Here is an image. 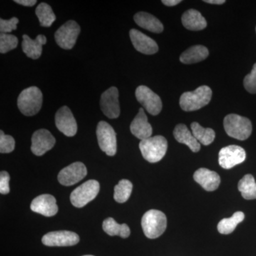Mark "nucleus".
Returning a JSON list of instances; mask_svg holds the SVG:
<instances>
[{
	"instance_id": "obj_30",
	"label": "nucleus",
	"mask_w": 256,
	"mask_h": 256,
	"mask_svg": "<svg viewBox=\"0 0 256 256\" xmlns=\"http://www.w3.org/2000/svg\"><path fill=\"white\" fill-rule=\"evenodd\" d=\"M132 190V184L129 180H122L114 188V198L118 203H124L129 200Z\"/></svg>"
},
{
	"instance_id": "obj_16",
	"label": "nucleus",
	"mask_w": 256,
	"mask_h": 256,
	"mask_svg": "<svg viewBox=\"0 0 256 256\" xmlns=\"http://www.w3.org/2000/svg\"><path fill=\"white\" fill-rule=\"evenodd\" d=\"M130 36L134 48L140 53L152 55L159 50L158 44L154 40L137 30H131Z\"/></svg>"
},
{
	"instance_id": "obj_27",
	"label": "nucleus",
	"mask_w": 256,
	"mask_h": 256,
	"mask_svg": "<svg viewBox=\"0 0 256 256\" xmlns=\"http://www.w3.org/2000/svg\"><path fill=\"white\" fill-rule=\"evenodd\" d=\"M238 188L245 200H256V182L252 175H245L239 181Z\"/></svg>"
},
{
	"instance_id": "obj_29",
	"label": "nucleus",
	"mask_w": 256,
	"mask_h": 256,
	"mask_svg": "<svg viewBox=\"0 0 256 256\" xmlns=\"http://www.w3.org/2000/svg\"><path fill=\"white\" fill-rule=\"evenodd\" d=\"M36 14L40 20V25L44 28H50L56 20L53 10L46 3L42 2L37 6Z\"/></svg>"
},
{
	"instance_id": "obj_3",
	"label": "nucleus",
	"mask_w": 256,
	"mask_h": 256,
	"mask_svg": "<svg viewBox=\"0 0 256 256\" xmlns=\"http://www.w3.org/2000/svg\"><path fill=\"white\" fill-rule=\"evenodd\" d=\"M139 148L144 160L150 163H156L162 159L166 154L168 140L163 136H156L141 140Z\"/></svg>"
},
{
	"instance_id": "obj_24",
	"label": "nucleus",
	"mask_w": 256,
	"mask_h": 256,
	"mask_svg": "<svg viewBox=\"0 0 256 256\" xmlns=\"http://www.w3.org/2000/svg\"><path fill=\"white\" fill-rule=\"evenodd\" d=\"M208 54L210 52L206 47L196 45L184 52L180 56V60L182 63L185 64L198 63L206 60Z\"/></svg>"
},
{
	"instance_id": "obj_37",
	"label": "nucleus",
	"mask_w": 256,
	"mask_h": 256,
	"mask_svg": "<svg viewBox=\"0 0 256 256\" xmlns=\"http://www.w3.org/2000/svg\"><path fill=\"white\" fill-rule=\"evenodd\" d=\"M164 5L168 6H173L182 2L181 0H163L162 1Z\"/></svg>"
},
{
	"instance_id": "obj_22",
	"label": "nucleus",
	"mask_w": 256,
	"mask_h": 256,
	"mask_svg": "<svg viewBox=\"0 0 256 256\" xmlns=\"http://www.w3.org/2000/svg\"><path fill=\"white\" fill-rule=\"evenodd\" d=\"M184 26L192 31H200L206 28L207 22L200 12L196 10H188L182 16Z\"/></svg>"
},
{
	"instance_id": "obj_31",
	"label": "nucleus",
	"mask_w": 256,
	"mask_h": 256,
	"mask_svg": "<svg viewBox=\"0 0 256 256\" xmlns=\"http://www.w3.org/2000/svg\"><path fill=\"white\" fill-rule=\"evenodd\" d=\"M18 45V37L10 34L1 33L0 34V53H8L16 48Z\"/></svg>"
},
{
	"instance_id": "obj_13",
	"label": "nucleus",
	"mask_w": 256,
	"mask_h": 256,
	"mask_svg": "<svg viewBox=\"0 0 256 256\" xmlns=\"http://www.w3.org/2000/svg\"><path fill=\"white\" fill-rule=\"evenodd\" d=\"M78 234L68 230L52 232L42 238V242L47 246H72L79 242Z\"/></svg>"
},
{
	"instance_id": "obj_14",
	"label": "nucleus",
	"mask_w": 256,
	"mask_h": 256,
	"mask_svg": "<svg viewBox=\"0 0 256 256\" xmlns=\"http://www.w3.org/2000/svg\"><path fill=\"white\" fill-rule=\"evenodd\" d=\"M86 174L85 164L76 162L64 168L58 175V180L64 186H72L82 180Z\"/></svg>"
},
{
	"instance_id": "obj_20",
	"label": "nucleus",
	"mask_w": 256,
	"mask_h": 256,
	"mask_svg": "<svg viewBox=\"0 0 256 256\" xmlns=\"http://www.w3.org/2000/svg\"><path fill=\"white\" fill-rule=\"evenodd\" d=\"M46 38L44 35H38L34 40H32L28 35H23V42L22 44L24 53L28 58L37 60L41 56L43 45L46 44Z\"/></svg>"
},
{
	"instance_id": "obj_7",
	"label": "nucleus",
	"mask_w": 256,
	"mask_h": 256,
	"mask_svg": "<svg viewBox=\"0 0 256 256\" xmlns=\"http://www.w3.org/2000/svg\"><path fill=\"white\" fill-rule=\"evenodd\" d=\"M96 134L101 150L107 156H114L117 152V138L114 128L105 121H100L98 124Z\"/></svg>"
},
{
	"instance_id": "obj_21",
	"label": "nucleus",
	"mask_w": 256,
	"mask_h": 256,
	"mask_svg": "<svg viewBox=\"0 0 256 256\" xmlns=\"http://www.w3.org/2000/svg\"><path fill=\"white\" fill-rule=\"evenodd\" d=\"M174 136L178 142L186 144L194 152H198L201 149V144L185 124H178L175 127Z\"/></svg>"
},
{
	"instance_id": "obj_25",
	"label": "nucleus",
	"mask_w": 256,
	"mask_h": 256,
	"mask_svg": "<svg viewBox=\"0 0 256 256\" xmlns=\"http://www.w3.org/2000/svg\"><path fill=\"white\" fill-rule=\"evenodd\" d=\"M102 228L106 234L111 236H119L126 238L130 235V229L127 224H119L112 218H106L102 224Z\"/></svg>"
},
{
	"instance_id": "obj_26",
	"label": "nucleus",
	"mask_w": 256,
	"mask_h": 256,
	"mask_svg": "<svg viewBox=\"0 0 256 256\" xmlns=\"http://www.w3.org/2000/svg\"><path fill=\"white\" fill-rule=\"evenodd\" d=\"M192 134L200 144L210 146L214 140L216 134L212 128H204L198 122H194L191 124Z\"/></svg>"
},
{
	"instance_id": "obj_38",
	"label": "nucleus",
	"mask_w": 256,
	"mask_h": 256,
	"mask_svg": "<svg viewBox=\"0 0 256 256\" xmlns=\"http://www.w3.org/2000/svg\"><path fill=\"white\" fill-rule=\"evenodd\" d=\"M204 2L212 4H223L226 2L225 0H205Z\"/></svg>"
},
{
	"instance_id": "obj_19",
	"label": "nucleus",
	"mask_w": 256,
	"mask_h": 256,
	"mask_svg": "<svg viewBox=\"0 0 256 256\" xmlns=\"http://www.w3.org/2000/svg\"><path fill=\"white\" fill-rule=\"evenodd\" d=\"M194 178L206 191L213 192L218 188L220 183V175L216 172L210 171L206 168H200L195 172Z\"/></svg>"
},
{
	"instance_id": "obj_12",
	"label": "nucleus",
	"mask_w": 256,
	"mask_h": 256,
	"mask_svg": "<svg viewBox=\"0 0 256 256\" xmlns=\"http://www.w3.org/2000/svg\"><path fill=\"white\" fill-rule=\"evenodd\" d=\"M55 124L58 130L68 137H73L78 130L75 118L67 106H63L57 111Z\"/></svg>"
},
{
	"instance_id": "obj_32",
	"label": "nucleus",
	"mask_w": 256,
	"mask_h": 256,
	"mask_svg": "<svg viewBox=\"0 0 256 256\" xmlns=\"http://www.w3.org/2000/svg\"><path fill=\"white\" fill-rule=\"evenodd\" d=\"M15 141L14 138L10 136H6L2 130L0 131V152L10 153L14 150Z\"/></svg>"
},
{
	"instance_id": "obj_11",
	"label": "nucleus",
	"mask_w": 256,
	"mask_h": 256,
	"mask_svg": "<svg viewBox=\"0 0 256 256\" xmlns=\"http://www.w3.org/2000/svg\"><path fill=\"white\" fill-rule=\"evenodd\" d=\"M118 96V90L116 87L110 88L101 95L100 108L108 118L114 119L119 117L120 108Z\"/></svg>"
},
{
	"instance_id": "obj_9",
	"label": "nucleus",
	"mask_w": 256,
	"mask_h": 256,
	"mask_svg": "<svg viewBox=\"0 0 256 256\" xmlns=\"http://www.w3.org/2000/svg\"><path fill=\"white\" fill-rule=\"evenodd\" d=\"M136 98L150 114L156 116L161 112L162 102L158 94L146 86L138 87L136 92Z\"/></svg>"
},
{
	"instance_id": "obj_28",
	"label": "nucleus",
	"mask_w": 256,
	"mask_h": 256,
	"mask_svg": "<svg viewBox=\"0 0 256 256\" xmlns=\"http://www.w3.org/2000/svg\"><path fill=\"white\" fill-rule=\"evenodd\" d=\"M245 218L242 212H237L230 218H223L218 224V232L222 234H230L235 230L237 225Z\"/></svg>"
},
{
	"instance_id": "obj_6",
	"label": "nucleus",
	"mask_w": 256,
	"mask_h": 256,
	"mask_svg": "<svg viewBox=\"0 0 256 256\" xmlns=\"http://www.w3.org/2000/svg\"><path fill=\"white\" fill-rule=\"evenodd\" d=\"M100 191V184L96 180H88L70 194V202L74 206L82 208L97 196Z\"/></svg>"
},
{
	"instance_id": "obj_39",
	"label": "nucleus",
	"mask_w": 256,
	"mask_h": 256,
	"mask_svg": "<svg viewBox=\"0 0 256 256\" xmlns=\"http://www.w3.org/2000/svg\"><path fill=\"white\" fill-rule=\"evenodd\" d=\"M94 256L87 255V256Z\"/></svg>"
},
{
	"instance_id": "obj_2",
	"label": "nucleus",
	"mask_w": 256,
	"mask_h": 256,
	"mask_svg": "<svg viewBox=\"0 0 256 256\" xmlns=\"http://www.w3.org/2000/svg\"><path fill=\"white\" fill-rule=\"evenodd\" d=\"M141 224L146 237L154 239L164 234L168 225V220L166 216L161 210H152L143 215Z\"/></svg>"
},
{
	"instance_id": "obj_23",
	"label": "nucleus",
	"mask_w": 256,
	"mask_h": 256,
	"mask_svg": "<svg viewBox=\"0 0 256 256\" xmlns=\"http://www.w3.org/2000/svg\"><path fill=\"white\" fill-rule=\"evenodd\" d=\"M134 20L138 26L153 33H161L164 30V26L161 22L149 13L144 12H138L134 15Z\"/></svg>"
},
{
	"instance_id": "obj_4",
	"label": "nucleus",
	"mask_w": 256,
	"mask_h": 256,
	"mask_svg": "<svg viewBox=\"0 0 256 256\" xmlns=\"http://www.w3.org/2000/svg\"><path fill=\"white\" fill-rule=\"evenodd\" d=\"M43 95L38 88H28L18 97V104L20 112L26 116H33L41 110Z\"/></svg>"
},
{
	"instance_id": "obj_18",
	"label": "nucleus",
	"mask_w": 256,
	"mask_h": 256,
	"mask_svg": "<svg viewBox=\"0 0 256 256\" xmlns=\"http://www.w3.org/2000/svg\"><path fill=\"white\" fill-rule=\"evenodd\" d=\"M130 131L133 136L141 140L152 137V128L148 122V117L142 108H140L139 112L130 124Z\"/></svg>"
},
{
	"instance_id": "obj_34",
	"label": "nucleus",
	"mask_w": 256,
	"mask_h": 256,
	"mask_svg": "<svg viewBox=\"0 0 256 256\" xmlns=\"http://www.w3.org/2000/svg\"><path fill=\"white\" fill-rule=\"evenodd\" d=\"M18 20L16 18H10L9 20H0V31L2 34H9L16 30Z\"/></svg>"
},
{
	"instance_id": "obj_5",
	"label": "nucleus",
	"mask_w": 256,
	"mask_h": 256,
	"mask_svg": "<svg viewBox=\"0 0 256 256\" xmlns=\"http://www.w3.org/2000/svg\"><path fill=\"white\" fill-rule=\"evenodd\" d=\"M226 132L230 137L246 140L252 132V124L250 120L236 114H229L224 120Z\"/></svg>"
},
{
	"instance_id": "obj_17",
	"label": "nucleus",
	"mask_w": 256,
	"mask_h": 256,
	"mask_svg": "<svg viewBox=\"0 0 256 256\" xmlns=\"http://www.w3.org/2000/svg\"><path fill=\"white\" fill-rule=\"evenodd\" d=\"M31 210L40 214L50 217L56 214L58 208L54 197L50 194H42L32 201Z\"/></svg>"
},
{
	"instance_id": "obj_15",
	"label": "nucleus",
	"mask_w": 256,
	"mask_h": 256,
	"mask_svg": "<svg viewBox=\"0 0 256 256\" xmlns=\"http://www.w3.org/2000/svg\"><path fill=\"white\" fill-rule=\"evenodd\" d=\"M56 143L54 137L46 129L38 130L32 138L31 150L36 156H42L54 148Z\"/></svg>"
},
{
	"instance_id": "obj_8",
	"label": "nucleus",
	"mask_w": 256,
	"mask_h": 256,
	"mask_svg": "<svg viewBox=\"0 0 256 256\" xmlns=\"http://www.w3.org/2000/svg\"><path fill=\"white\" fill-rule=\"evenodd\" d=\"M80 32V28L78 24L74 20H70L56 32V42L60 48L72 50L76 44Z\"/></svg>"
},
{
	"instance_id": "obj_10",
	"label": "nucleus",
	"mask_w": 256,
	"mask_h": 256,
	"mask_svg": "<svg viewBox=\"0 0 256 256\" xmlns=\"http://www.w3.org/2000/svg\"><path fill=\"white\" fill-rule=\"evenodd\" d=\"M246 158L245 150L242 146H228L220 150L218 153V163L224 169H232L236 165L244 162Z\"/></svg>"
},
{
	"instance_id": "obj_36",
	"label": "nucleus",
	"mask_w": 256,
	"mask_h": 256,
	"mask_svg": "<svg viewBox=\"0 0 256 256\" xmlns=\"http://www.w3.org/2000/svg\"><path fill=\"white\" fill-rule=\"evenodd\" d=\"M14 2L25 6H32L36 4V0H15Z\"/></svg>"
},
{
	"instance_id": "obj_33",
	"label": "nucleus",
	"mask_w": 256,
	"mask_h": 256,
	"mask_svg": "<svg viewBox=\"0 0 256 256\" xmlns=\"http://www.w3.org/2000/svg\"><path fill=\"white\" fill-rule=\"evenodd\" d=\"M244 86L248 92L256 94V63L252 66V72L244 78Z\"/></svg>"
},
{
	"instance_id": "obj_1",
	"label": "nucleus",
	"mask_w": 256,
	"mask_h": 256,
	"mask_svg": "<svg viewBox=\"0 0 256 256\" xmlns=\"http://www.w3.org/2000/svg\"><path fill=\"white\" fill-rule=\"evenodd\" d=\"M212 97V90L206 86H202L194 92H185L180 99V105L186 112L200 110L210 104Z\"/></svg>"
},
{
	"instance_id": "obj_35",
	"label": "nucleus",
	"mask_w": 256,
	"mask_h": 256,
	"mask_svg": "<svg viewBox=\"0 0 256 256\" xmlns=\"http://www.w3.org/2000/svg\"><path fill=\"white\" fill-rule=\"evenodd\" d=\"M10 174L5 171L0 173V193L2 194H8L10 193Z\"/></svg>"
}]
</instances>
